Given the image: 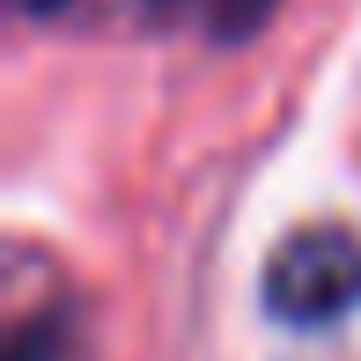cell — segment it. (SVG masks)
Wrapping results in <instances>:
<instances>
[{
	"mask_svg": "<svg viewBox=\"0 0 361 361\" xmlns=\"http://www.w3.org/2000/svg\"><path fill=\"white\" fill-rule=\"evenodd\" d=\"M15 8H30V15H59L67 0H15Z\"/></svg>",
	"mask_w": 361,
	"mask_h": 361,
	"instance_id": "5b68a950",
	"label": "cell"
},
{
	"mask_svg": "<svg viewBox=\"0 0 361 361\" xmlns=\"http://www.w3.org/2000/svg\"><path fill=\"white\" fill-rule=\"evenodd\" d=\"M266 310L281 324H332L361 310V236L347 228H302L266 266Z\"/></svg>",
	"mask_w": 361,
	"mask_h": 361,
	"instance_id": "6da1fadb",
	"label": "cell"
},
{
	"mask_svg": "<svg viewBox=\"0 0 361 361\" xmlns=\"http://www.w3.org/2000/svg\"><path fill=\"white\" fill-rule=\"evenodd\" d=\"M15 361H67V310H44L15 332Z\"/></svg>",
	"mask_w": 361,
	"mask_h": 361,
	"instance_id": "7a4b0ae2",
	"label": "cell"
},
{
	"mask_svg": "<svg viewBox=\"0 0 361 361\" xmlns=\"http://www.w3.org/2000/svg\"><path fill=\"white\" fill-rule=\"evenodd\" d=\"M207 15H214V30H221V37H243V30H258V23L273 15V0H214Z\"/></svg>",
	"mask_w": 361,
	"mask_h": 361,
	"instance_id": "3957f363",
	"label": "cell"
},
{
	"mask_svg": "<svg viewBox=\"0 0 361 361\" xmlns=\"http://www.w3.org/2000/svg\"><path fill=\"white\" fill-rule=\"evenodd\" d=\"M147 15H192V8H214V0H140Z\"/></svg>",
	"mask_w": 361,
	"mask_h": 361,
	"instance_id": "277c9868",
	"label": "cell"
}]
</instances>
